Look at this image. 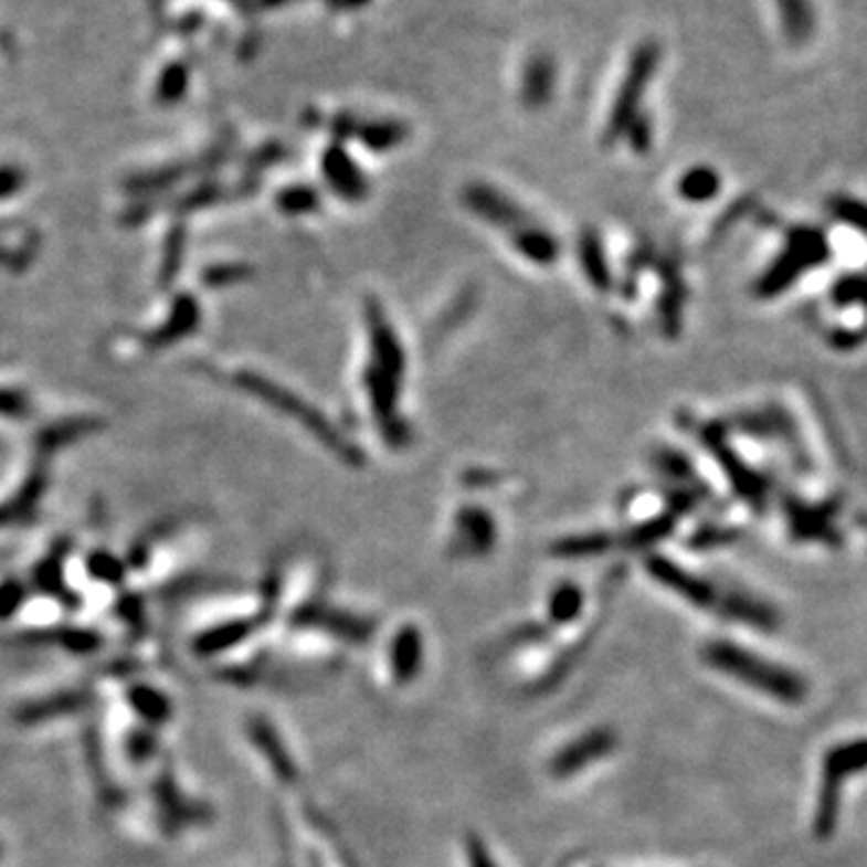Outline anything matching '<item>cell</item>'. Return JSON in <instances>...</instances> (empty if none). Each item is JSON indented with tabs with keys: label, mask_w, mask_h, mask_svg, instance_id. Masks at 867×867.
Returning <instances> with one entry per match:
<instances>
[{
	"label": "cell",
	"mask_w": 867,
	"mask_h": 867,
	"mask_svg": "<svg viewBox=\"0 0 867 867\" xmlns=\"http://www.w3.org/2000/svg\"><path fill=\"white\" fill-rule=\"evenodd\" d=\"M701 660L709 668L723 673L730 679H738L744 687L762 691L764 697L779 704L797 706L807 699L810 685L803 675L781 663L766 660L757 651L740 644L709 642L701 648Z\"/></svg>",
	"instance_id": "cell-1"
},
{
	"label": "cell",
	"mask_w": 867,
	"mask_h": 867,
	"mask_svg": "<svg viewBox=\"0 0 867 867\" xmlns=\"http://www.w3.org/2000/svg\"><path fill=\"white\" fill-rule=\"evenodd\" d=\"M867 769V738L838 742L826 750L822 759V785L815 812V834L817 838H829L838 822V807H842V789L846 779Z\"/></svg>",
	"instance_id": "cell-2"
},
{
	"label": "cell",
	"mask_w": 867,
	"mask_h": 867,
	"mask_svg": "<svg viewBox=\"0 0 867 867\" xmlns=\"http://www.w3.org/2000/svg\"><path fill=\"white\" fill-rule=\"evenodd\" d=\"M617 744L620 738L612 728L605 726L591 728L585 730L583 736L567 742L562 750H557L554 757L550 759V764H547V771H550V776L557 781L573 779L589 766L607 759L612 752H615Z\"/></svg>",
	"instance_id": "cell-3"
},
{
	"label": "cell",
	"mask_w": 867,
	"mask_h": 867,
	"mask_svg": "<svg viewBox=\"0 0 867 867\" xmlns=\"http://www.w3.org/2000/svg\"><path fill=\"white\" fill-rule=\"evenodd\" d=\"M234 383L242 391L265 400V403H271L275 410L285 412V415H292L295 420H299L306 426V430H311L318 438H324V442L336 446V434L328 430V424L324 422V417L318 415V412L311 410L306 403H302L297 395H292L289 391L279 389L277 383H273L265 377H261V373H253V371H239L236 377H234Z\"/></svg>",
	"instance_id": "cell-4"
},
{
	"label": "cell",
	"mask_w": 867,
	"mask_h": 867,
	"mask_svg": "<svg viewBox=\"0 0 867 867\" xmlns=\"http://www.w3.org/2000/svg\"><path fill=\"white\" fill-rule=\"evenodd\" d=\"M658 65V46L656 44H644L638 46L634 53V59L630 63V71H626L624 85L620 89V97L615 102V109H612L610 118V130H622L626 124L632 121L634 109L638 99L644 95V87L648 85V77L653 75Z\"/></svg>",
	"instance_id": "cell-5"
},
{
	"label": "cell",
	"mask_w": 867,
	"mask_h": 867,
	"mask_svg": "<svg viewBox=\"0 0 867 867\" xmlns=\"http://www.w3.org/2000/svg\"><path fill=\"white\" fill-rule=\"evenodd\" d=\"M299 620L304 624L316 626V630L332 634L336 638H342L347 644H367L373 636V630H377V624L371 620L332 607H306Z\"/></svg>",
	"instance_id": "cell-6"
},
{
	"label": "cell",
	"mask_w": 867,
	"mask_h": 867,
	"mask_svg": "<svg viewBox=\"0 0 867 867\" xmlns=\"http://www.w3.org/2000/svg\"><path fill=\"white\" fill-rule=\"evenodd\" d=\"M424 638L415 624H403L389 646V665L395 685H412L422 673Z\"/></svg>",
	"instance_id": "cell-7"
},
{
	"label": "cell",
	"mask_w": 867,
	"mask_h": 867,
	"mask_svg": "<svg viewBox=\"0 0 867 867\" xmlns=\"http://www.w3.org/2000/svg\"><path fill=\"white\" fill-rule=\"evenodd\" d=\"M200 321V306L198 299L191 295H179L171 304V311L167 316V321L152 330L148 336V347L159 350V347H167L171 342H177L186 336H191Z\"/></svg>",
	"instance_id": "cell-8"
},
{
	"label": "cell",
	"mask_w": 867,
	"mask_h": 867,
	"mask_svg": "<svg viewBox=\"0 0 867 867\" xmlns=\"http://www.w3.org/2000/svg\"><path fill=\"white\" fill-rule=\"evenodd\" d=\"M773 3H776L785 39L793 44L810 42L817 27L812 0H773Z\"/></svg>",
	"instance_id": "cell-9"
},
{
	"label": "cell",
	"mask_w": 867,
	"mask_h": 867,
	"mask_svg": "<svg viewBox=\"0 0 867 867\" xmlns=\"http://www.w3.org/2000/svg\"><path fill=\"white\" fill-rule=\"evenodd\" d=\"M95 430H99V422L95 417H73L59 424H51L49 430L36 436V442L42 451H56L61 446H68L77 442V438L92 434Z\"/></svg>",
	"instance_id": "cell-10"
},
{
	"label": "cell",
	"mask_w": 867,
	"mask_h": 867,
	"mask_svg": "<svg viewBox=\"0 0 867 867\" xmlns=\"http://www.w3.org/2000/svg\"><path fill=\"white\" fill-rule=\"evenodd\" d=\"M46 487V477L44 473H34L27 479L24 487L18 491L15 497H12L6 506H0V526H8V524H18V520L30 516V511L36 506L39 497H42V491Z\"/></svg>",
	"instance_id": "cell-11"
},
{
	"label": "cell",
	"mask_w": 867,
	"mask_h": 867,
	"mask_svg": "<svg viewBox=\"0 0 867 867\" xmlns=\"http://www.w3.org/2000/svg\"><path fill=\"white\" fill-rule=\"evenodd\" d=\"M583 610V591L573 583H562L557 585L550 595V603H547V617L552 624H569L573 620H579Z\"/></svg>",
	"instance_id": "cell-12"
},
{
	"label": "cell",
	"mask_w": 867,
	"mask_h": 867,
	"mask_svg": "<svg viewBox=\"0 0 867 867\" xmlns=\"http://www.w3.org/2000/svg\"><path fill=\"white\" fill-rule=\"evenodd\" d=\"M552 85H554L552 63L547 61L544 56L532 61L526 68V77H524V97H526V102L532 104V106L547 102V97L552 95Z\"/></svg>",
	"instance_id": "cell-13"
},
{
	"label": "cell",
	"mask_w": 867,
	"mask_h": 867,
	"mask_svg": "<svg viewBox=\"0 0 867 867\" xmlns=\"http://www.w3.org/2000/svg\"><path fill=\"white\" fill-rule=\"evenodd\" d=\"M258 742H261L265 754H268V759L273 762L277 776L283 779V781H295L297 779V769H295V764H292V759L287 757V752L283 750V744H279L277 738L273 736L271 728H261L258 730Z\"/></svg>",
	"instance_id": "cell-14"
},
{
	"label": "cell",
	"mask_w": 867,
	"mask_h": 867,
	"mask_svg": "<svg viewBox=\"0 0 867 867\" xmlns=\"http://www.w3.org/2000/svg\"><path fill=\"white\" fill-rule=\"evenodd\" d=\"M181 258H183V230L181 226H177V230H171V234L167 239V246H165L162 283H171V279L179 275Z\"/></svg>",
	"instance_id": "cell-15"
},
{
	"label": "cell",
	"mask_w": 867,
	"mask_h": 867,
	"mask_svg": "<svg viewBox=\"0 0 867 867\" xmlns=\"http://www.w3.org/2000/svg\"><path fill=\"white\" fill-rule=\"evenodd\" d=\"M465 860L468 867H499V863L491 856L489 846L485 844V838H479L477 834L465 836Z\"/></svg>",
	"instance_id": "cell-16"
},
{
	"label": "cell",
	"mask_w": 867,
	"mask_h": 867,
	"mask_svg": "<svg viewBox=\"0 0 867 867\" xmlns=\"http://www.w3.org/2000/svg\"><path fill=\"white\" fill-rule=\"evenodd\" d=\"M30 412H32V405L24 393L12 391V389H0V415L22 420V417L30 415Z\"/></svg>",
	"instance_id": "cell-17"
},
{
	"label": "cell",
	"mask_w": 867,
	"mask_h": 867,
	"mask_svg": "<svg viewBox=\"0 0 867 867\" xmlns=\"http://www.w3.org/2000/svg\"><path fill=\"white\" fill-rule=\"evenodd\" d=\"M249 275L246 268H239V265H222V268H210L203 279L208 285H218V287H226L232 283H239V279H244Z\"/></svg>",
	"instance_id": "cell-18"
},
{
	"label": "cell",
	"mask_w": 867,
	"mask_h": 867,
	"mask_svg": "<svg viewBox=\"0 0 867 867\" xmlns=\"http://www.w3.org/2000/svg\"><path fill=\"white\" fill-rule=\"evenodd\" d=\"M89 569L95 577L104 579V581H118L121 579V564L116 562L114 557L109 554H95L89 559Z\"/></svg>",
	"instance_id": "cell-19"
},
{
	"label": "cell",
	"mask_w": 867,
	"mask_h": 867,
	"mask_svg": "<svg viewBox=\"0 0 867 867\" xmlns=\"http://www.w3.org/2000/svg\"><path fill=\"white\" fill-rule=\"evenodd\" d=\"M311 203H314V193H311V191H304V189L287 191V193H283V198H279V205H283L287 212L309 210Z\"/></svg>",
	"instance_id": "cell-20"
},
{
	"label": "cell",
	"mask_w": 867,
	"mask_h": 867,
	"mask_svg": "<svg viewBox=\"0 0 867 867\" xmlns=\"http://www.w3.org/2000/svg\"><path fill=\"white\" fill-rule=\"evenodd\" d=\"M20 600H22L20 585H15V583L0 585V612L12 610V607H15V605L20 603Z\"/></svg>",
	"instance_id": "cell-21"
},
{
	"label": "cell",
	"mask_w": 867,
	"mask_h": 867,
	"mask_svg": "<svg viewBox=\"0 0 867 867\" xmlns=\"http://www.w3.org/2000/svg\"><path fill=\"white\" fill-rule=\"evenodd\" d=\"M20 186H22V177L18 171H12V169L0 171V198L12 195L20 189Z\"/></svg>",
	"instance_id": "cell-22"
}]
</instances>
